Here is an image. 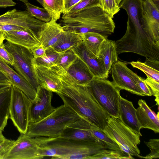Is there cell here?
Masks as SVG:
<instances>
[{
  "mask_svg": "<svg viewBox=\"0 0 159 159\" xmlns=\"http://www.w3.org/2000/svg\"><path fill=\"white\" fill-rule=\"evenodd\" d=\"M59 78L62 87L57 94L64 104L93 125L103 130L111 116L96 99L89 86L76 85L66 80Z\"/></svg>",
  "mask_w": 159,
  "mask_h": 159,
  "instance_id": "6da1fadb",
  "label": "cell"
},
{
  "mask_svg": "<svg viewBox=\"0 0 159 159\" xmlns=\"http://www.w3.org/2000/svg\"><path fill=\"white\" fill-rule=\"evenodd\" d=\"M63 30L80 34L96 32L106 38L114 32L115 23L99 6L70 14H62L60 21Z\"/></svg>",
  "mask_w": 159,
  "mask_h": 159,
  "instance_id": "7a4b0ae2",
  "label": "cell"
},
{
  "mask_svg": "<svg viewBox=\"0 0 159 159\" xmlns=\"http://www.w3.org/2000/svg\"><path fill=\"white\" fill-rule=\"evenodd\" d=\"M40 138L39 159L48 157L55 159H89L102 150L107 149L102 145L85 141L59 137Z\"/></svg>",
  "mask_w": 159,
  "mask_h": 159,
  "instance_id": "3957f363",
  "label": "cell"
},
{
  "mask_svg": "<svg viewBox=\"0 0 159 159\" xmlns=\"http://www.w3.org/2000/svg\"><path fill=\"white\" fill-rule=\"evenodd\" d=\"M80 117L70 108L62 105L41 120L29 123L25 134L31 138L57 137L67 125Z\"/></svg>",
  "mask_w": 159,
  "mask_h": 159,
  "instance_id": "277c9868",
  "label": "cell"
},
{
  "mask_svg": "<svg viewBox=\"0 0 159 159\" xmlns=\"http://www.w3.org/2000/svg\"><path fill=\"white\" fill-rule=\"evenodd\" d=\"M115 43L117 55L131 52L147 59L159 61V44L155 43L147 33L135 31L129 18L125 34Z\"/></svg>",
  "mask_w": 159,
  "mask_h": 159,
  "instance_id": "5b68a950",
  "label": "cell"
},
{
  "mask_svg": "<svg viewBox=\"0 0 159 159\" xmlns=\"http://www.w3.org/2000/svg\"><path fill=\"white\" fill-rule=\"evenodd\" d=\"M103 130L107 136L117 143L121 150L131 156L138 157L139 155L138 145L140 142V136L120 118L110 117Z\"/></svg>",
  "mask_w": 159,
  "mask_h": 159,
  "instance_id": "8992f818",
  "label": "cell"
},
{
  "mask_svg": "<svg viewBox=\"0 0 159 159\" xmlns=\"http://www.w3.org/2000/svg\"><path fill=\"white\" fill-rule=\"evenodd\" d=\"M88 85L102 107L111 116L120 118V90L113 82L94 78Z\"/></svg>",
  "mask_w": 159,
  "mask_h": 159,
  "instance_id": "52a82bcc",
  "label": "cell"
},
{
  "mask_svg": "<svg viewBox=\"0 0 159 159\" xmlns=\"http://www.w3.org/2000/svg\"><path fill=\"white\" fill-rule=\"evenodd\" d=\"M4 45L5 48L13 58V67L36 91L39 84L34 67V57L31 50L7 41Z\"/></svg>",
  "mask_w": 159,
  "mask_h": 159,
  "instance_id": "ba28073f",
  "label": "cell"
},
{
  "mask_svg": "<svg viewBox=\"0 0 159 159\" xmlns=\"http://www.w3.org/2000/svg\"><path fill=\"white\" fill-rule=\"evenodd\" d=\"M10 117L20 134H25L29 124V112L31 100L20 89L11 85Z\"/></svg>",
  "mask_w": 159,
  "mask_h": 159,
  "instance_id": "9c48e42d",
  "label": "cell"
},
{
  "mask_svg": "<svg viewBox=\"0 0 159 159\" xmlns=\"http://www.w3.org/2000/svg\"><path fill=\"white\" fill-rule=\"evenodd\" d=\"M52 92L39 86L35 97L31 101L30 107L29 123L38 122L53 111L55 108L52 105Z\"/></svg>",
  "mask_w": 159,
  "mask_h": 159,
  "instance_id": "30bf717a",
  "label": "cell"
},
{
  "mask_svg": "<svg viewBox=\"0 0 159 159\" xmlns=\"http://www.w3.org/2000/svg\"><path fill=\"white\" fill-rule=\"evenodd\" d=\"M39 137L20 134L4 159H39Z\"/></svg>",
  "mask_w": 159,
  "mask_h": 159,
  "instance_id": "8fae6325",
  "label": "cell"
},
{
  "mask_svg": "<svg viewBox=\"0 0 159 159\" xmlns=\"http://www.w3.org/2000/svg\"><path fill=\"white\" fill-rule=\"evenodd\" d=\"M111 70L113 82L120 90L124 89L134 94L145 96L134 80L133 71L127 67L126 63L118 61L112 64Z\"/></svg>",
  "mask_w": 159,
  "mask_h": 159,
  "instance_id": "7c38bea8",
  "label": "cell"
},
{
  "mask_svg": "<svg viewBox=\"0 0 159 159\" xmlns=\"http://www.w3.org/2000/svg\"><path fill=\"white\" fill-rule=\"evenodd\" d=\"M92 125L88 120L81 117L67 125L57 137L96 143L105 146L90 132Z\"/></svg>",
  "mask_w": 159,
  "mask_h": 159,
  "instance_id": "4fadbf2b",
  "label": "cell"
},
{
  "mask_svg": "<svg viewBox=\"0 0 159 159\" xmlns=\"http://www.w3.org/2000/svg\"><path fill=\"white\" fill-rule=\"evenodd\" d=\"M45 23L30 15L27 11L14 9L0 16V25H16L29 28L37 36Z\"/></svg>",
  "mask_w": 159,
  "mask_h": 159,
  "instance_id": "5bb4252c",
  "label": "cell"
},
{
  "mask_svg": "<svg viewBox=\"0 0 159 159\" xmlns=\"http://www.w3.org/2000/svg\"><path fill=\"white\" fill-rule=\"evenodd\" d=\"M55 73L58 77L79 85L88 86L95 78L86 65L78 57L66 71Z\"/></svg>",
  "mask_w": 159,
  "mask_h": 159,
  "instance_id": "9a60e30c",
  "label": "cell"
},
{
  "mask_svg": "<svg viewBox=\"0 0 159 159\" xmlns=\"http://www.w3.org/2000/svg\"><path fill=\"white\" fill-rule=\"evenodd\" d=\"M72 50L77 57L86 65L95 78H107L109 72L106 70L102 61L87 48L84 42Z\"/></svg>",
  "mask_w": 159,
  "mask_h": 159,
  "instance_id": "2e32d148",
  "label": "cell"
},
{
  "mask_svg": "<svg viewBox=\"0 0 159 159\" xmlns=\"http://www.w3.org/2000/svg\"><path fill=\"white\" fill-rule=\"evenodd\" d=\"M143 7L145 30L159 44V7L152 0L143 1Z\"/></svg>",
  "mask_w": 159,
  "mask_h": 159,
  "instance_id": "e0dca14e",
  "label": "cell"
},
{
  "mask_svg": "<svg viewBox=\"0 0 159 159\" xmlns=\"http://www.w3.org/2000/svg\"><path fill=\"white\" fill-rule=\"evenodd\" d=\"M4 33L5 39L7 41L31 50L41 44L36 34L29 28Z\"/></svg>",
  "mask_w": 159,
  "mask_h": 159,
  "instance_id": "ac0fdd59",
  "label": "cell"
},
{
  "mask_svg": "<svg viewBox=\"0 0 159 159\" xmlns=\"http://www.w3.org/2000/svg\"><path fill=\"white\" fill-rule=\"evenodd\" d=\"M136 115L142 128L148 129L155 133L159 132V112L156 115L150 108L145 101L139 100Z\"/></svg>",
  "mask_w": 159,
  "mask_h": 159,
  "instance_id": "d6986e66",
  "label": "cell"
},
{
  "mask_svg": "<svg viewBox=\"0 0 159 159\" xmlns=\"http://www.w3.org/2000/svg\"><path fill=\"white\" fill-rule=\"evenodd\" d=\"M34 65L39 85L52 92L59 93L62 85L56 73L50 68Z\"/></svg>",
  "mask_w": 159,
  "mask_h": 159,
  "instance_id": "ffe728a7",
  "label": "cell"
},
{
  "mask_svg": "<svg viewBox=\"0 0 159 159\" xmlns=\"http://www.w3.org/2000/svg\"><path fill=\"white\" fill-rule=\"evenodd\" d=\"M120 119L126 126L138 135L142 136L140 130L142 128L138 121L136 109L131 102L122 98H120Z\"/></svg>",
  "mask_w": 159,
  "mask_h": 159,
  "instance_id": "44dd1931",
  "label": "cell"
},
{
  "mask_svg": "<svg viewBox=\"0 0 159 159\" xmlns=\"http://www.w3.org/2000/svg\"><path fill=\"white\" fill-rule=\"evenodd\" d=\"M60 24L52 20L45 23L38 34L41 44L46 49L52 47L64 31Z\"/></svg>",
  "mask_w": 159,
  "mask_h": 159,
  "instance_id": "7402d4cb",
  "label": "cell"
},
{
  "mask_svg": "<svg viewBox=\"0 0 159 159\" xmlns=\"http://www.w3.org/2000/svg\"><path fill=\"white\" fill-rule=\"evenodd\" d=\"M0 69L8 75L11 85L21 90L31 101L34 99L36 91L24 78L11 68L0 57Z\"/></svg>",
  "mask_w": 159,
  "mask_h": 159,
  "instance_id": "603a6c76",
  "label": "cell"
},
{
  "mask_svg": "<svg viewBox=\"0 0 159 159\" xmlns=\"http://www.w3.org/2000/svg\"><path fill=\"white\" fill-rule=\"evenodd\" d=\"M83 42L82 34L64 30L56 43L52 47L59 53H62Z\"/></svg>",
  "mask_w": 159,
  "mask_h": 159,
  "instance_id": "cb8c5ba5",
  "label": "cell"
},
{
  "mask_svg": "<svg viewBox=\"0 0 159 159\" xmlns=\"http://www.w3.org/2000/svg\"><path fill=\"white\" fill-rule=\"evenodd\" d=\"M117 56L115 41L106 39L101 46L98 57L107 72H109L112 64L118 61Z\"/></svg>",
  "mask_w": 159,
  "mask_h": 159,
  "instance_id": "d4e9b609",
  "label": "cell"
},
{
  "mask_svg": "<svg viewBox=\"0 0 159 159\" xmlns=\"http://www.w3.org/2000/svg\"><path fill=\"white\" fill-rule=\"evenodd\" d=\"M11 95V86L0 90V131L2 132L7 125L10 117Z\"/></svg>",
  "mask_w": 159,
  "mask_h": 159,
  "instance_id": "484cf974",
  "label": "cell"
},
{
  "mask_svg": "<svg viewBox=\"0 0 159 159\" xmlns=\"http://www.w3.org/2000/svg\"><path fill=\"white\" fill-rule=\"evenodd\" d=\"M130 64L133 67L143 72L147 77L159 82V61L146 58L144 62L137 61H132Z\"/></svg>",
  "mask_w": 159,
  "mask_h": 159,
  "instance_id": "4316f807",
  "label": "cell"
},
{
  "mask_svg": "<svg viewBox=\"0 0 159 159\" xmlns=\"http://www.w3.org/2000/svg\"><path fill=\"white\" fill-rule=\"evenodd\" d=\"M82 34L86 47L98 57L101 46L105 39L107 38L96 32H88Z\"/></svg>",
  "mask_w": 159,
  "mask_h": 159,
  "instance_id": "83f0119b",
  "label": "cell"
},
{
  "mask_svg": "<svg viewBox=\"0 0 159 159\" xmlns=\"http://www.w3.org/2000/svg\"><path fill=\"white\" fill-rule=\"evenodd\" d=\"M77 58L72 49L60 53L57 63L50 68L55 72L66 71Z\"/></svg>",
  "mask_w": 159,
  "mask_h": 159,
  "instance_id": "f1b7e54d",
  "label": "cell"
},
{
  "mask_svg": "<svg viewBox=\"0 0 159 159\" xmlns=\"http://www.w3.org/2000/svg\"><path fill=\"white\" fill-rule=\"evenodd\" d=\"M46 56L43 57L34 58V64L48 68L55 65L60 53L57 52L51 47L46 49Z\"/></svg>",
  "mask_w": 159,
  "mask_h": 159,
  "instance_id": "f546056e",
  "label": "cell"
},
{
  "mask_svg": "<svg viewBox=\"0 0 159 159\" xmlns=\"http://www.w3.org/2000/svg\"><path fill=\"white\" fill-rule=\"evenodd\" d=\"M43 7L49 13L51 20L57 22L64 11L63 0H43Z\"/></svg>",
  "mask_w": 159,
  "mask_h": 159,
  "instance_id": "4dcf8cb0",
  "label": "cell"
},
{
  "mask_svg": "<svg viewBox=\"0 0 159 159\" xmlns=\"http://www.w3.org/2000/svg\"><path fill=\"white\" fill-rule=\"evenodd\" d=\"M89 130L96 138L104 144L107 149L121 150L117 143L107 136L102 129L92 125Z\"/></svg>",
  "mask_w": 159,
  "mask_h": 159,
  "instance_id": "1f68e13d",
  "label": "cell"
},
{
  "mask_svg": "<svg viewBox=\"0 0 159 159\" xmlns=\"http://www.w3.org/2000/svg\"><path fill=\"white\" fill-rule=\"evenodd\" d=\"M134 159L132 156L121 150L104 149L91 157L89 159Z\"/></svg>",
  "mask_w": 159,
  "mask_h": 159,
  "instance_id": "d6a6232c",
  "label": "cell"
},
{
  "mask_svg": "<svg viewBox=\"0 0 159 159\" xmlns=\"http://www.w3.org/2000/svg\"><path fill=\"white\" fill-rule=\"evenodd\" d=\"M25 4L28 13L36 19L45 23L52 20L51 16L45 8L36 6L28 2Z\"/></svg>",
  "mask_w": 159,
  "mask_h": 159,
  "instance_id": "836d02e7",
  "label": "cell"
},
{
  "mask_svg": "<svg viewBox=\"0 0 159 159\" xmlns=\"http://www.w3.org/2000/svg\"><path fill=\"white\" fill-rule=\"evenodd\" d=\"M100 7L112 18L120 10L116 0H101Z\"/></svg>",
  "mask_w": 159,
  "mask_h": 159,
  "instance_id": "e575fe53",
  "label": "cell"
},
{
  "mask_svg": "<svg viewBox=\"0 0 159 159\" xmlns=\"http://www.w3.org/2000/svg\"><path fill=\"white\" fill-rule=\"evenodd\" d=\"M145 144L149 148L150 152L145 156H142L139 155L137 157L146 159H152L159 157V140L150 139L148 142L144 141Z\"/></svg>",
  "mask_w": 159,
  "mask_h": 159,
  "instance_id": "d590c367",
  "label": "cell"
},
{
  "mask_svg": "<svg viewBox=\"0 0 159 159\" xmlns=\"http://www.w3.org/2000/svg\"><path fill=\"white\" fill-rule=\"evenodd\" d=\"M101 0H81L72 7L66 13H74L85 8L99 6L100 7Z\"/></svg>",
  "mask_w": 159,
  "mask_h": 159,
  "instance_id": "8d00e7d4",
  "label": "cell"
},
{
  "mask_svg": "<svg viewBox=\"0 0 159 159\" xmlns=\"http://www.w3.org/2000/svg\"><path fill=\"white\" fill-rule=\"evenodd\" d=\"M132 75L137 84L145 96H151L152 95V91L145 82V79L139 76L133 71Z\"/></svg>",
  "mask_w": 159,
  "mask_h": 159,
  "instance_id": "74e56055",
  "label": "cell"
},
{
  "mask_svg": "<svg viewBox=\"0 0 159 159\" xmlns=\"http://www.w3.org/2000/svg\"><path fill=\"white\" fill-rule=\"evenodd\" d=\"M145 82L150 89L152 95L155 97L156 105L159 104V82L148 77L145 79Z\"/></svg>",
  "mask_w": 159,
  "mask_h": 159,
  "instance_id": "f35d334b",
  "label": "cell"
},
{
  "mask_svg": "<svg viewBox=\"0 0 159 159\" xmlns=\"http://www.w3.org/2000/svg\"><path fill=\"white\" fill-rule=\"evenodd\" d=\"M15 140L6 138L0 143V159H4L5 156L14 145Z\"/></svg>",
  "mask_w": 159,
  "mask_h": 159,
  "instance_id": "ab89813d",
  "label": "cell"
},
{
  "mask_svg": "<svg viewBox=\"0 0 159 159\" xmlns=\"http://www.w3.org/2000/svg\"><path fill=\"white\" fill-rule=\"evenodd\" d=\"M0 57L8 64L13 65L14 63L13 58L5 48L3 42L0 44Z\"/></svg>",
  "mask_w": 159,
  "mask_h": 159,
  "instance_id": "60d3db41",
  "label": "cell"
},
{
  "mask_svg": "<svg viewBox=\"0 0 159 159\" xmlns=\"http://www.w3.org/2000/svg\"><path fill=\"white\" fill-rule=\"evenodd\" d=\"M31 51L34 58L43 57L46 55V49L41 44Z\"/></svg>",
  "mask_w": 159,
  "mask_h": 159,
  "instance_id": "b9f144b4",
  "label": "cell"
},
{
  "mask_svg": "<svg viewBox=\"0 0 159 159\" xmlns=\"http://www.w3.org/2000/svg\"><path fill=\"white\" fill-rule=\"evenodd\" d=\"M26 28L28 27L16 25L8 24L0 25V30L4 32L21 30Z\"/></svg>",
  "mask_w": 159,
  "mask_h": 159,
  "instance_id": "7bdbcfd3",
  "label": "cell"
},
{
  "mask_svg": "<svg viewBox=\"0 0 159 159\" xmlns=\"http://www.w3.org/2000/svg\"><path fill=\"white\" fill-rule=\"evenodd\" d=\"M81 0H63L64 11L62 14L66 13L73 6Z\"/></svg>",
  "mask_w": 159,
  "mask_h": 159,
  "instance_id": "ee69618b",
  "label": "cell"
},
{
  "mask_svg": "<svg viewBox=\"0 0 159 159\" xmlns=\"http://www.w3.org/2000/svg\"><path fill=\"white\" fill-rule=\"evenodd\" d=\"M21 1L25 3L28 2V0H16ZM16 4L12 0H0V7L6 8L14 6Z\"/></svg>",
  "mask_w": 159,
  "mask_h": 159,
  "instance_id": "f6af8a7d",
  "label": "cell"
},
{
  "mask_svg": "<svg viewBox=\"0 0 159 159\" xmlns=\"http://www.w3.org/2000/svg\"><path fill=\"white\" fill-rule=\"evenodd\" d=\"M11 83L10 79L7 74L0 69V83Z\"/></svg>",
  "mask_w": 159,
  "mask_h": 159,
  "instance_id": "bcb514c9",
  "label": "cell"
},
{
  "mask_svg": "<svg viewBox=\"0 0 159 159\" xmlns=\"http://www.w3.org/2000/svg\"><path fill=\"white\" fill-rule=\"evenodd\" d=\"M11 85L10 83H0V90L10 87Z\"/></svg>",
  "mask_w": 159,
  "mask_h": 159,
  "instance_id": "7dc6e473",
  "label": "cell"
},
{
  "mask_svg": "<svg viewBox=\"0 0 159 159\" xmlns=\"http://www.w3.org/2000/svg\"><path fill=\"white\" fill-rule=\"evenodd\" d=\"M4 40L5 38L4 32L0 30V44L3 43Z\"/></svg>",
  "mask_w": 159,
  "mask_h": 159,
  "instance_id": "c3c4849f",
  "label": "cell"
},
{
  "mask_svg": "<svg viewBox=\"0 0 159 159\" xmlns=\"http://www.w3.org/2000/svg\"><path fill=\"white\" fill-rule=\"evenodd\" d=\"M2 132L0 131V143L3 142L6 138L3 136Z\"/></svg>",
  "mask_w": 159,
  "mask_h": 159,
  "instance_id": "681fc988",
  "label": "cell"
},
{
  "mask_svg": "<svg viewBox=\"0 0 159 159\" xmlns=\"http://www.w3.org/2000/svg\"><path fill=\"white\" fill-rule=\"evenodd\" d=\"M155 4L159 7V0H152Z\"/></svg>",
  "mask_w": 159,
  "mask_h": 159,
  "instance_id": "f907efd6",
  "label": "cell"
},
{
  "mask_svg": "<svg viewBox=\"0 0 159 159\" xmlns=\"http://www.w3.org/2000/svg\"><path fill=\"white\" fill-rule=\"evenodd\" d=\"M40 4L43 6V0H36Z\"/></svg>",
  "mask_w": 159,
  "mask_h": 159,
  "instance_id": "816d5d0a",
  "label": "cell"
},
{
  "mask_svg": "<svg viewBox=\"0 0 159 159\" xmlns=\"http://www.w3.org/2000/svg\"><path fill=\"white\" fill-rule=\"evenodd\" d=\"M117 4L119 5L120 3L122 0H116Z\"/></svg>",
  "mask_w": 159,
  "mask_h": 159,
  "instance_id": "f5cc1de1",
  "label": "cell"
},
{
  "mask_svg": "<svg viewBox=\"0 0 159 159\" xmlns=\"http://www.w3.org/2000/svg\"><path fill=\"white\" fill-rule=\"evenodd\" d=\"M143 0V1H144V0Z\"/></svg>",
  "mask_w": 159,
  "mask_h": 159,
  "instance_id": "db71d44e",
  "label": "cell"
},
{
  "mask_svg": "<svg viewBox=\"0 0 159 159\" xmlns=\"http://www.w3.org/2000/svg\"></svg>",
  "mask_w": 159,
  "mask_h": 159,
  "instance_id": "11a10c76",
  "label": "cell"
}]
</instances>
